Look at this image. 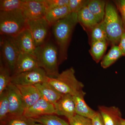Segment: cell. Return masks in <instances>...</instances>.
<instances>
[{"label": "cell", "mask_w": 125, "mask_h": 125, "mask_svg": "<svg viewBox=\"0 0 125 125\" xmlns=\"http://www.w3.org/2000/svg\"><path fill=\"white\" fill-rule=\"evenodd\" d=\"M78 22V14L71 13L52 25V32L58 45L59 65L67 58V52L74 28Z\"/></svg>", "instance_id": "obj_1"}, {"label": "cell", "mask_w": 125, "mask_h": 125, "mask_svg": "<svg viewBox=\"0 0 125 125\" xmlns=\"http://www.w3.org/2000/svg\"><path fill=\"white\" fill-rule=\"evenodd\" d=\"M34 55L39 67L44 70L48 77L55 78L59 74V52L54 43L48 42L37 47Z\"/></svg>", "instance_id": "obj_2"}, {"label": "cell", "mask_w": 125, "mask_h": 125, "mask_svg": "<svg viewBox=\"0 0 125 125\" xmlns=\"http://www.w3.org/2000/svg\"><path fill=\"white\" fill-rule=\"evenodd\" d=\"M27 20L22 9L0 12V33L15 37L27 27Z\"/></svg>", "instance_id": "obj_3"}, {"label": "cell", "mask_w": 125, "mask_h": 125, "mask_svg": "<svg viewBox=\"0 0 125 125\" xmlns=\"http://www.w3.org/2000/svg\"><path fill=\"white\" fill-rule=\"evenodd\" d=\"M75 71L71 67L62 71L55 78L48 77L47 82L62 94L74 96L83 90L84 87L75 76Z\"/></svg>", "instance_id": "obj_4"}, {"label": "cell", "mask_w": 125, "mask_h": 125, "mask_svg": "<svg viewBox=\"0 0 125 125\" xmlns=\"http://www.w3.org/2000/svg\"><path fill=\"white\" fill-rule=\"evenodd\" d=\"M107 36V40L113 46L118 45L121 37L125 30L121 18L115 6L107 3L103 20Z\"/></svg>", "instance_id": "obj_5"}, {"label": "cell", "mask_w": 125, "mask_h": 125, "mask_svg": "<svg viewBox=\"0 0 125 125\" xmlns=\"http://www.w3.org/2000/svg\"><path fill=\"white\" fill-rule=\"evenodd\" d=\"M0 46L1 56L0 58L12 76L15 74L16 62L20 51L13 37L2 36Z\"/></svg>", "instance_id": "obj_6"}, {"label": "cell", "mask_w": 125, "mask_h": 125, "mask_svg": "<svg viewBox=\"0 0 125 125\" xmlns=\"http://www.w3.org/2000/svg\"><path fill=\"white\" fill-rule=\"evenodd\" d=\"M48 77L44 70L39 67L12 75L11 83L16 85H35L47 81Z\"/></svg>", "instance_id": "obj_7"}, {"label": "cell", "mask_w": 125, "mask_h": 125, "mask_svg": "<svg viewBox=\"0 0 125 125\" xmlns=\"http://www.w3.org/2000/svg\"><path fill=\"white\" fill-rule=\"evenodd\" d=\"M27 28L31 32L36 47L45 43L51 25L45 18L33 20H27Z\"/></svg>", "instance_id": "obj_8"}, {"label": "cell", "mask_w": 125, "mask_h": 125, "mask_svg": "<svg viewBox=\"0 0 125 125\" xmlns=\"http://www.w3.org/2000/svg\"><path fill=\"white\" fill-rule=\"evenodd\" d=\"M22 10L27 20L45 18L47 11L46 0H24Z\"/></svg>", "instance_id": "obj_9"}, {"label": "cell", "mask_w": 125, "mask_h": 125, "mask_svg": "<svg viewBox=\"0 0 125 125\" xmlns=\"http://www.w3.org/2000/svg\"><path fill=\"white\" fill-rule=\"evenodd\" d=\"M9 102V115L10 116L23 115L24 107L19 90L16 85L11 83L7 88Z\"/></svg>", "instance_id": "obj_10"}, {"label": "cell", "mask_w": 125, "mask_h": 125, "mask_svg": "<svg viewBox=\"0 0 125 125\" xmlns=\"http://www.w3.org/2000/svg\"><path fill=\"white\" fill-rule=\"evenodd\" d=\"M55 115L54 105L41 98L33 105L25 110L23 115L35 118L45 115Z\"/></svg>", "instance_id": "obj_11"}, {"label": "cell", "mask_w": 125, "mask_h": 125, "mask_svg": "<svg viewBox=\"0 0 125 125\" xmlns=\"http://www.w3.org/2000/svg\"><path fill=\"white\" fill-rule=\"evenodd\" d=\"M54 105L57 115L65 116L69 120L76 115L73 96L70 94H63Z\"/></svg>", "instance_id": "obj_12"}, {"label": "cell", "mask_w": 125, "mask_h": 125, "mask_svg": "<svg viewBox=\"0 0 125 125\" xmlns=\"http://www.w3.org/2000/svg\"><path fill=\"white\" fill-rule=\"evenodd\" d=\"M13 37L20 52L34 56L36 47L31 32L27 27L17 36Z\"/></svg>", "instance_id": "obj_13"}, {"label": "cell", "mask_w": 125, "mask_h": 125, "mask_svg": "<svg viewBox=\"0 0 125 125\" xmlns=\"http://www.w3.org/2000/svg\"><path fill=\"white\" fill-rule=\"evenodd\" d=\"M38 67V62L34 56L20 52L16 62L14 74L30 71Z\"/></svg>", "instance_id": "obj_14"}, {"label": "cell", "mask_w": 125, "mask_h": 125, "mask_svg": "<svg viewBox=\"0 0 125 125\" xmlns=\"http://www.w3.org/2000/svg\"><path fill=\"white\" fill-rule=\"evenodd\" d=\"M16 86L20 92L25 109L33 105L41 98L40 93L35 85Z\"/></svg>", "instance_id": "obj_15"}, {"label": "cell", "mask_w": 125, "mask_h": 125, "mask_svg": "<svg viewBox=\"0 0 125 125\" xmlns=\"http://www.w3.org/2000/svg\"><path fill=\"white\" fill-rule=\"evenodd\" d=\"M85 93L83 90L73 96L76 114L92 119L97 111L92 109L87 105L84 99Z\"/></svg>", "instance_id": "obj_16"}, {"label": "cell", "mask_w": 125, "mask_h": 125, "mask_svg": "<svg viewBox=\"0 0 125 125\" xmlns=\"http://www.w3.org/2000/svg\"><path fill=\"white\" fill-rule=\"evenodd\" d=\"M98 108L104 125H118V121L122 118L121 112L118 107L99 106Z\"/></svg>", "instance_id": "obj_17"}, {"label": "cell", "mask_w": 125, "mask_h": 125, "mask_svg": "<svg viewBox=\"0 0 125 125\" xmlns=\"http://www.w3.org/2000/svg\"><path fill=\"white\" fill-rule=\"evenodd\" d=\"M35 86L38 90L41 98L53 105L63 95L55 89L47 81L38 84Z\"/></svg>", "instance_id": "obj_18"}, {"label": "cell", "mask_w": 125, "mask_h": 125, "mask_svg": "<svg viewBox=\"0 0 125 125\" xmlns=\"http://www.w3.org/2000/svg\"><path fill=\"white\" fill-rule=\"evenodd\" d=\"M71 13L68 6L48 10L45 18L50 25L52 26L58 21L63 19Z\"/></svg>", "instance_id": "obj_19"}, {"label": "cell", "mask_w": 125, "mask_h": 125, "mask_svg": "<svg viewBox=\"0 0 125 125\" xmlns=\"http://www.w3.org/2000/svg\"><path fill=\"white\" fill-rule=\"evenodd\" d=\"M78 14V22L83 27L92 30L98 23L94 15L90 12L87 6H84L79 11Z\"/></svg>", "instance_id": "obj_20"}, {"label": "cell", "mask_w": 125, "mask_h": 125, "mask_svg": "<svg viewBox=\"0 0 125 125\" xmlns=\"http://www.w3.org/2000/svg\"><path fill=\"white\" fill-rule=\"evenodd\" d=\"M106 5L104 1L92 0L88 1L86 6L99 23L104 19Z\"/></svg>", "instance_id": "obj_21"}, {"label": "cell", "mask_w": 125, "mask_h": 125, "mask_svg": "<svg viewBox=\"0 0 125 125\" xmlns=\"http://www.w3.org/2000/svg\"><path fill=\"white\" fill-rule=\"evenodd\" d=\"M123 56V53L118 45H113L103 58L101 62V66L104 69H106Z\"/></svg>", "instance_id": "obj_22"}, {"label": "cell", "mask_w": 125, "mask_h": 125, "mask_svg": "<svg viewBox=\"0 0 125 125\" xmlns=\"http://www.w3.org/2000/svg\"><path fill=\"white\" fill-rule=\"evenodd\" d=\"M107 46L106 41L92 42L90 53L94 60L97 63L99 62L102 59L106 51Z\"/></svg>", "instance_id": "obj_23"}, {"label": "cell", "mask_w": 125, "mask_h": 125, "mask_svg": "<svg viewBox=\"0 0 125 125\" xmlns=\"http://www.w3.org/2000/svg\"><path fill=\"white\" fill-rule=\"evenodd\" d=\"M10 72L4 64L2 59L0 60V94L7 89L11 83Z\"/></svg>", "instance_id": "obj_24"}, {"label": "cell", "mask_w": 125, "mask_h": 125, "mask_svg": "<svg viewBox=\"0 0 125 125\" xmlns=\"http://www.w3.org/2000/svg\"><path fill=\"white\" fill-rule=\"evenodd\" d=\"M33 119L36 123L44 125H70L69 123L55 114L45 115Z\"/></svg>", "instance_id": "obj_25"}, {"label": "cell", "mask_w": 125, "mask_h": 125, "mask_svg": "<svg viewBox=\"0 0 125 125\" xmlns=\"http://www.w3.org/2000/svg\"><path fill=\"white\" fill-rule=\"evenodd\" d=\"M36 122L33 118H29L24 115L19 116H10L2 123V125H36Z\"/></svg>", "instance_id": "obj_26"}, {"label": "cell", "mask_w": 125, "mask_h": 125, "mask_svg": "<svg viewBox=\"0 0 125 125\" xmlns=\"http://www.w3.org/2000/svg\"><path fill=\"white\" fill-rule=\"evenodd\" d=\"M10 116L7 89L0 94V122H4Z\"/></svg>", "instance_id": "obj_27"}, {"label": "cell", "mask_w": 125, "mask_h": 125, "mask_svg": "<svg viewBox=\"0 0 125 125\" xmlns=\"http://www.w3.org/2000/svg\"><path fill=\"white\" fill-rule=\"evenodd\" d=\"M92 30V42L107 40V36L103 20L96 25Z\"/></svg>", "instance_id": "obj_28"}, {"label": "cell", "mask_w": 125, "mask_h": 125, "mask_svg": "<svg viewBox=\"0 0 125 125\" xmlns=\"http://www.w3.org/2000/svg\"><path fill=\"white\" fill-rule=\"evenodd\" d=\"M24 0H0V11H8L22 9Z\"/></svg>", "instance_id": "obj_29"}, {"label": "cell", "mask_w": 125, "mask_h": 125, "mask_svg": "<svg viewBox=\"0 0 125 125\" xmlns=\"http://www.w3.org/2000/svg\"><path fill=\"white\" fill-rule=\"evenodd\" d=\"M89 0H69L68 6L71 13L78 14L81 10L86 6Z\"/></svg>", "instance_id": "obj_30"}, {"label": "cell", "mask_w": 125, "mask_h": 125, "mask_svg": "<svg viewBox=\"0 0 125 125\" xmlns=\"http://www.w3.org/2000/svg\"><path fill=\"white\" fill-rule=\"evenodd\" d=\"M68 120L70 125H92V119L77 114Z\"/></svg>", "instance_id": "obj_31"}, {"label": "cell", "mask_w": 125, "mask_h": 125, "mask_svg": "<svg viewBox=\"0 0 125 125\" xmlns=\"http://www.w3.org/2000/svg\"><path fill=\"white\" fill-rule=\"evenodd\" d=\"M69 1V0H46L47 11L55 8L68 6Z\"/></svg>", "instance_id": "obj_32"}, {"label": "cell", "mask_w": 125, "mask_h": 125, "mask_svg": "<svg viewBox=\"0 0 125 125\" xmlns=\"http://www.w3.org/2000/svg\"><path fill=\"white\" fill-rule=\"evenodd\" d=\"M117 7L121 16L122 20L125 30V0L116 1Z\"/></svg>", "instance_id": "obj_33"}, {"label": "cell", "mask_w": 125, "mask_h": 125, "mask_svg": "<svg viewBox=\"0 0 125 125\" xmlns=\"http://www.w3.org/2000/svg\"><path fill=\"white\" fill-rule=\"evenodd\" d=\"M92 125H104L102 117L98 111L92 119Z\"/></svg>", "instance_id": "obj_34"}, {"label": "cell", "mask_w": 125, "mask_h": 125, "mask_svg": "<svg viewBox=\"0 0 125 125\" xmlns=\"http://www.w3.org/2000/svg\"><path fill=\"white\" fill-rule=\"evenodd\" d=\"M123 55L125 56V30L122 34L118 45Z\"/></svg>", "instance_id": "obj_35"}, {"label": "cell", "mask_w": 125, "mask_h": 125, "mask_svg": "<svg viewBox=\"0 0 125 125\" xmlns=\"http://www.w3.org/2000/svg\"><path fill=\"white\" fill-rule=\"evenodd\" d=\"M118 125H125V119L121 118L118 122Z\"/></svg>", "instance_id": "obj_36"}, {"label": "cell", "mask_w": 125, "mask_h": 125, "mask_svg": "<svg viewBox=\"0 0 125 125\" xmlns=\"http://www.w3.org/2000/svg\"><path fill=\"white\" fill-rule=\"evenodd\" d=\"M36 125H44L42 124H40V123H36Z\"/></svg>", "instance_id": "obj_37"}, {"label": "cell", "mask_w": 125, "mask_h": 125, "mask_svg": "<svg viewBox=\"0 0 125 125\" xmlns=\"http://www.w3.org/2000/svg\"><path fill=\"white\" fill-rule=\"evenodd\" d=\"M0 125H1V124H0Z\"/></svg>", "instance_id": "obj_38"}]
</instances>
